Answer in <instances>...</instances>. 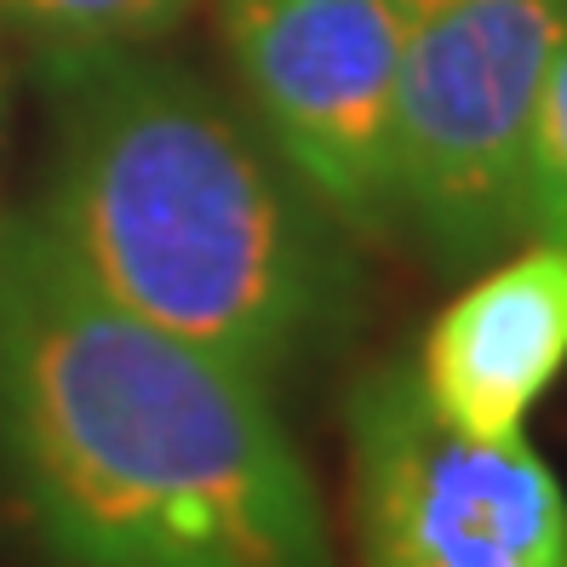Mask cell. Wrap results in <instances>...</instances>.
Returning a JSON list of instances; mask_svg holds the SVG:
<instances>
[{"label": "cell", "mask_w": 567, "mask_h": 567, "mask_svg": "<svg viewBox=\"0 0 567 567\" xmlns=\"http://www.w3.org/2000/svg\"><path fill=\"white\" fill-rule=\"evenodd\" d=\"M7 115H12V86H7V70H0V144H7Z\"/></svg>", "instance_id": "obj_9"}, {"label": "cell", "mask_w": 567, "mask_h": 567, "mask_svg": "<svg viewBox=\"0 0 567 567\" xmlns=\"http://www.w3.org/2000/svg\"><path fill=\"white\" fill-rule=\"evenodd\" d=\"M361 567H567V493L516 442L453 430L413 367H373L344 408Z\"/></svg>", "instance_id": "obj_4"}, {"label": "cell", "mask_w": 567, "mask_h": 567, "mask_svg": "<svg viewBox=\"0 0 567 567\" xmlns=\"http://www.w3.org/2000/svg\"><path fill=\"white\" fill-rule=\"evenodd\" d=\"M58 166L29 207L97 292L270 384L355 316L350 229L224 97L144 47L52 52Z\"/></svg>", "instance_id": "obj_2"}, {"label": "cell", "mask_w": 567, "mask_h": 567, "mask_svg": "<svg viewBox=\"0 0 567 567\" xmlns=\"http://www.w3.org/2000/svg\"><path fill=\"white\" fill-rule=\"evenodd\" d=\"M567 0H408L395 81L390 229L442 270L522 236V166Z\"/></svg>", "instance_id": "obj_3"}, {"label": "cell", "mask_w": 567, "mask_h": 567, "mask_svg": "<svg viewBox=\"0 0 567 567\" xmlns=\"http://www.w3.org/2000/svg\"><path fill=\"white\" fill-rule=\"evenodd\" d=\"M567 373V247L533 241L458 287L430 321L413 379L453 430L516 442Z\"/></svg>", "instance_id": "obj_6"}, {"label": "cell", "mask_w": 567, "mask_h": 567, "mask_svg": "<svg viewBox=\"0 0 567 567\" xmlns=\"http://www.w3.org/2000/svg\"><path fill=\"white\" fill-rule=\"evenodd\" d=\"M202 7V0H0V18L29 29L47 52L150 47Z\"/></svg>", "instance_id": "obj_7"}, {"label": "cell", "mask_w": 567, "mask_h": 567, "mask_svg": "<svg viewBox=\"0 0 567 567\" xmlns=\"http://www.w3.org/2000/svg\"><path fill=\"white\" fill-rule=\"evenodd\" d=\"M0 471L58 567H332L270 384L110 305L0 218Z\"/></svg>", "instance_id": "obj_1"}, {"label": "cell", "mask_w": 567, "mask_h": 567, "mask_svg": "<svg viewBox=\"0 0 567 567\" xmlns=\"http://www.w3.org/2000/svg\"><path fill=\"white\" fill-rule=\"evenodd\" d=\"M252 126L350 236H390L408 0H218Z\"/></svg>", "instance_id": "obj_5"}, {"label": "cell", "mask_w": 567, "mask_h": 567, "mask_svg": "<svg viewBox=\"0 0 567 567\" xmlns=\"http://www.w3.org/2000/svg\"><path fill=\"white\" fill-rule=\"evenodd\" d=\"M522 236L567 247V35L550 52L522 166Z\"/></svg>", "instance_id": "obj_8"}]
</instances>
